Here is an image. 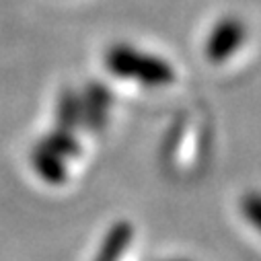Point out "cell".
Segmentation results:
<instances>
[{
	"mask_svg": "<svg viewBox=\"0 0 261 261\" xmlns=\"http://www.w3.org/2000/svg\"><path fill=\"white\" fill-rule=\"evenodd\" d=\"M245 212L247 218L261 228V195H249V200H245Z\"/></svg>",
	"mask_w": 261,
	"mask_h": 261,
	"instance_id": "6da1fadb",
	"label": "cell"
}]
</instances>
